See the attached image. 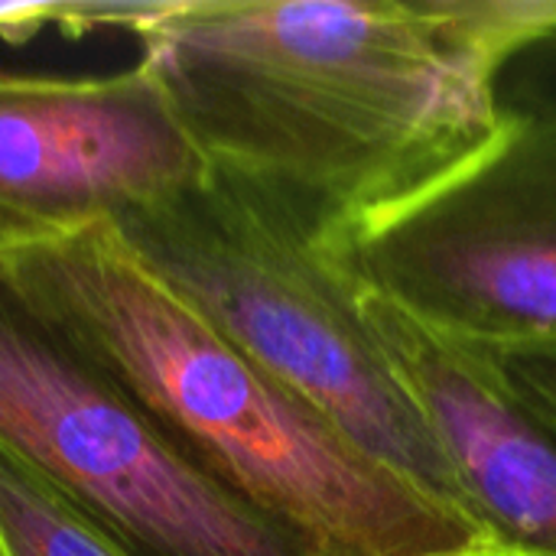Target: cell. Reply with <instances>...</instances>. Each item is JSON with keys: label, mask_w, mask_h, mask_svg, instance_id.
I'll use <instances>...</instances> for the list:
<instances>
[{"label": "cell", "mask_w": 556, "mask_h": 556, "mask_svg": "<svg viewBox=\"0 0 556 556\" xmlns=\"http://www.w3.org/2000/svg\"><path fill=\"white\" fill-rule=\"evenodd\" d=\"M556 0H153L127 33L208 166L319 248L502 130L495 78Z\"/></svg>", "instance_id": "1"}, {"label": "cell", "mask_w": 556, "mask_h": 556, "mask_svg": "<svg viewBox=\"0 0 556 556\" xmlns=\"http://www.w3.org/2000/svg\"><path fill=\"white\" fill-rule=\"evenodd\" d=\"M16 283L222 489L323 556H485L153 274L111 222L0 248Z\"/></svg>", "instance_id": "2"}, {"label": "cell", "mask_w": 556, "mask_h": 556, "mask_svg": "<svg viewBox=\"0 0 556 556\" xmlns=\"http://www.w3.org/2000/svg\"><path fill=\"white\" fill-rule=\"evenodd\" d=\"M111 225L248 358L476 531L443 450L371 336L362 287L329 248L215 166Z\"/></svg>", "instance_id": "3"}, {"label": "cell", "mask_w": 556, "mask_h": 556, "mask_svg": "<svg viewBox=\"0 0 556 556\" xmlns=\"http://www.w3.org/2000/svg\"><path fill=\"white\" fill-rule=\"evenodd\" d=\"M0 443L140 556H323L205 476L3 264Z\"/></svg>", "instance_id": "4"}, {"label": "cell", "mask_w": 556, "mask_h": 556, "mask_svg": "<svg viewBox=\"0 0 556 556\" xmlns=\"http://www.w3.org/2000/svg\"><path fill=\"white\" fill-rule=\"evenodd\" d=\"M502 117L469 166L329 251L446 339L556 345V117Z\"/></svg>", "instance_id": "5"}, {"label": "cell", "mask_w": 556, "mask_h": 556, "mask_svg": "<svg viewBox=\"0 0 556 556\" xmlns=\"http://www.w3.org/2000/svg\"><path fill=\"white\" fill-rule=\"evenodd\" d=\"M205 166L143 62L85 78L0 72V248L121 222Z\"/></svg>", "instance_id": "6"}, {"label": "cell", "mask_w": 556, "mask_h": 556, "mask_svg": "<svg viewBox=\"0 0 556 556\" xmlns=\"http://www.w3.org/2000/svg\"><path fill=\"white\" fill-rule=\"evenodd\" d=\"M365 319L443 450L485 556H556V424L463 342L362 290Z\"/></svg>", "instance_id": "7"}, {"label": "cell", "mask_w": 556, "mask_h": 556, "mask_svg": "<svg viewBox=\"0 0 556 556\" xmlns=\"http://www.w3.org/2000/svg\"><path fill=\"white\" fill-rule=\"evenodd\" d=\"M0 556H140L0 443Z\"/></svg>", "instance_id": "8"}, {"label": "cell", "mask_w": 556, "mask_h": 556, "mask_svg": "<svg viewBox=\"0 0 556 556\" xmlns=\"http://www.w3.org/2000/svg\"><path fill=\"white\" fill-rule=\"evenodd\" d=\"M502 114L556 117V26L521 39L502 62L495 78Z\"/></svg>", "instance_id": "9"}, {"label": "cell", "mask_w": 556, "mask_h": 556, "mask_svg": "<svg viewBox=\"0 0 556 556\" xmlns=\"http://www.w3.org/2000/svg\"><path fill=\"white\" fill-rule=\"evenodd\" d=\"M463 345L508 391L556 424V345Z\"/></svg>", "instance_id": "10"}]
</instances>
